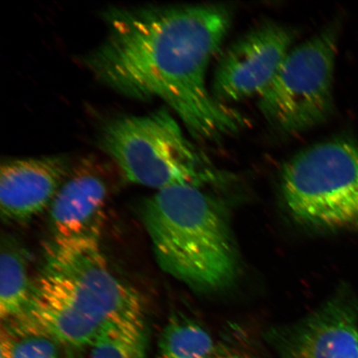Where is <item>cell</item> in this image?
Wrapping results in <instances>:
<instances>
[{
	"mask_svg": "<svg viewBox=\"0 0 358 358\" xmlns=\"http://www.w3.org/2000/svg\"><path fill=\"white\" fill-rule=\"evenodd\" d=\"M280 358H358V308L336 295L294 323L266 333Z\"/></svg>",
	"mask_w": 358,
	"mask_h": 358,
	"instance_id": "obj_9",
	"label": "cell"
},
{
	"mask_svg": "<svg viewBox=\"0 0 358 358\" xmlns=\"http://www.w3.org/2000/svg\"><path fill=\"white\" fill-rule=\"evenodd\" d=\"M66 358H75V357L73 355H71V353H69V355H67Z\"/></svg>",
	"mask_w": 358,
	"mask_h": 358,
	"instance_id": "obj_16",
	"label": "cell"
},
{
	"mask_svg": "<svg viewBox=\"0 0 358 358\" xmlns=\"http://www.w3.org/2000/svg\"><path fill=\"white\" fill-rule=\"evenodd\" d=\"M99 149L128 181L158 190L221 180V173L187 140L170 112L119 115L107 120L97 137Z\"/></svg>",
	"mask_w": 358,
	"mask_h": 358,
	"instance_id": "obj_4",
	"label": "cell"
},
{
	"mask_svg": "<svg viewBox=\"0 0 358 358\" xmlns=\"http://www.w3.org/2000/svg\"><path fill=\"white\" fill-rule=\"evenodd\" d=\"M141 218L159 265L191 288L227 287L238 273L236 246L225 213L201 187L158 190L146 199Z\"/></svg>",
	"mask_w": 358,
	"mask_h": 358,
	"instance_id": "obj_3",
	"label": "cell"
},
{
	"mask_svg": "<svg viewBox=\"0 0 358 358\" xmlns=\"http://www.w3.org/2000/svg\"><path fill=\"white\" fill-rule=\"evenodd\" d=\"M103 20L105 38L80 58L100 83L134 99L159 98L196 140H219L244 127L239 112L206 84L210 61L230 29L229 8L115 7Z\"/></svg>",
	"mask_w": 358,
	"mask_h": 358,
	"instance_id": "obj_1",
	"label": "cell"
},
{
	"mask_svg": "<svg viewBox=\"0 0 358 358\" xmlns=\"http://www.w3.org/2000/svg\"><path fill=\"white\" fill-rule=\"evenodd\" d=\"M33 283L25 250L13 239H3L0 257V316L3 324L24 312Z\"/></svg>",
	"mask_w": 358,
	"mask_h": 358,
	"instance_id": "obj_11",
	"label": "cell"
},
{
	"mask_svg": "<svg viewBox=\"0 0 358 358\" xmlns=\"http://www.w3.org/2000/svg\"><path fill=\"white\" fill-rule=\"evenodd\" d=\"M338 27L330 26L291 49L265 91L259 108L268 122L286 134L301 133L329 117Z\"/></svg>",
	"mask_w": 358,
	"mask_h": 358,
	"instance_id": "obj_6",
	"label": "cell"
},
{
	"mask_svg": "<svg viewBox=\"0 0 358 358\" xmlns=\"http://www.w3.org/2000/svg\"><path fill=\"white\" fill-rule=\"evenodd\" d=\"M208 358H245L244 357L237 355V353L234 352H230L224 349V350H219V349H216L211 356Z\"/></svg>",
	"mask_w": 358,
	"mask_h": 358,
	"instance_id": "obj_15",
	"label": "cell"
},
{
	"mask_svg": "<svg viewBox=\"0 0 358 358\" xmlns=\"http://www.w3.org/2000/svg\"><path fill=\"white\" fill-rule=\"evenodd\" d=\"M56 344L39 336L15 338L11 358H59Z\"/></svg>",
	"mask_w": 358,
	"mask_h": 358,
	"instance_id": "obj_13",
	"label": "cell"
},
{
	"mask_svg": "<svg viewBox=\"0 0 358 358\" xmlns=\"http://www.w3.org/2000/svg\"><path fill=\"white\" fill-rule=\"evenodd\" d=\"M91 348L90 358H147L144 310L125 313L110 321Z\"/></svg>",
	"mask_w": 358,
	"mask_h": 358,
	"instance_id": "obj_12",
	"label": "cell"
},
{
	"mask_svg": "<svg viewBox=\"0 0 358 358\" xmlns=\"http://www.w3.org/2000/svg\"><path fill=\"white\" fill-rule=\"evenodd\" d=\"M140 310V295L110 270L101 244L48 245L25 310L2 328L15 338L39 336L80 349L110 321Z\"/></svg>",
	"mask_w": 358,
	"mask_h": 358,
	"instance_id": "obj_2",
	"label": "cell"
},
{
	"mask_svg": "<svg viewBox=\"0 0 358 358\" xmlns=\"http://www.w3.org/2000/svg\"><path fill=\"white\" fill-rule=\"evenodd\" d=\"M73 165L66 155L3 161L0 170L3 220L26 222L48 209Z\"/></svg>",
	"mask_w": 358,
	"mask_h": 358,
	"instance_id": "obj_10",
	"label": "cell"
},
{
	"mask_svg": "<svg viewBox=\"0 0 358 358\" xmlns=\"http://www.w3.org/2000/svg\"><path fill=\"white\" fill-rule=\"evenodd\" d=\"M294 41L292 30L273 22L257 27L227 49L215 71L213 94L224 104L259 96Z\"/></svg>",
	"mask_w": 358,
	"mask_h": 358,
	"instance_id": "obj_8",
	"label": "cell"
},
{
	"mask_svg": "<svg viewBox=\"0 0 358 358\" xmlns=\"http://www.w3.org/2000/svg\"><path fill=\"white\" fill-rule=\"evenodd\" d=\"M15 338L2 328L0 343V358H11Z\"/></svg>",
	"mask_w": 358,
	"mask_h": 358,
	"instance_id": "obj_14",
	"label": "cell"
},
{
	"mask_svg": "<svg viewBox=\"0 0 358 358\" xmlns=\"http://www.w3.org/2000/svg\"><path fill=\"white\" fill-rule=\"evenodd\" d=\"M281 190L299 223L358 231L357 143L334 138L299 152L283 168Z\"/></svg>",
	"mask_w": 358,
	"mask_h": 358,
	"instance_id": "obj_5",
	"label": "cell"
},
{
	"mask_svg": "<svg viewBox=\"0 0 358 358\" xmlns=\"http://www.w3.org/2000/svg\"><path fill=\"white\" fill-rule=\"evenodd\" d=\"M108 164L95 157L74 164L49 207L50 244L79 246L100 244L111 189Z\"/></svg>",
	"mask_w": 358,
	"mask_h": 358,
	"instance_id": "obj_7",
	"label": "cell"
}]
</instances>
